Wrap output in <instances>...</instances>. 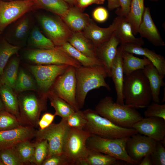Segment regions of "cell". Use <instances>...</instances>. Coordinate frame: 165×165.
<instances>
[{"label":"cell","mask_w":165,"mask_h":165,"mask_svg":"<svg viewBox=\"0 0 165 165\" xmlns=\"http://www.w3.org/2000/svg\"><path fill=\"white\" fill-rule=\"evenodd\" d=\"M153 0V1H157V0Z\"/></svg>","instance_id":"59"},{"label":"cell","mask_w":165,"mask_h":165,"mask_svg":"<svg viewBox=\"0 0 165 165\" xmlns=\"http://www.w3.org/2000/svg\"><path fill=\"white\" fill-rule=\"evenodd\" d=\"M69 128L66 119H62L58 123H51L43 130H36L35 141L46 140L48 142L49 150L47 157L62 153L64 139Z\"/></svg>","instance_id":"9"},{"label":"cell","mask_w":165,"mask_h":165,"mask_svg":"<svg viewBox=\"0 0 165 165\" xmlns=\"http://www.w3.org/2000/svg\"><path fill=\"white\" fill-rule=\"evenodd\" d=\"M76 0L77 1V0Z\"/></svg>","instance_id":"60"},{"label":"cell","mask_w":165,"mask_h":165,"mask_svg":"<svg viewBox=\"0 0 165 165\" xmlns=\"http://www.w3.org/2000/svg\"><path fill=\"white\" fill-rule=\"evenodd\" d=\"M142 71L148 81L152 94V101L160 104V88L165 85L163 80L165 75L160 74L152 63L146 65Z\"/></svg>","instance_id":"24"},{"label":"cell","mask_w":165,"mask_h":165,"mask_svg":"<svg viewBox=\"0 0 165 165\" xmlns=\"http://www.w3.org/2000/svg\"><path fill=\"white\" fill-rule=\"evenodd\" d=\"M5 110L4 105L0 97V111Z\"/></svg>","instance_id":"53"},{"label":"cell","mask_w":165,"mask_h":165,"mask_svg":"<svg viewBox=\"0 0 165 165\" xmlns=\"http://www.w3.org/2000/svg\"><path fill=\"white\" fill-rule=\"evenodd\" d=\"M35 8L48 11L62 19L67 13L69 5L64 0H35Z\"/></svg>","instance_id":"31"},{"label":"cell","mask_w":165,"mask_h":165,"mask_svg":"<svg viewBox=\"0 0 165 165\" xmlns=\"http://www.w3.org/2000/svg\"><path fill=\"white\" fill-rule=\"evenodd\" d=\"M123 93L124 104L136 108H146L152 101L149 83L142 70L124 75Z\"/></svg>","instance_id":"1"},{"label":"cell","mask_w":165,"mask_h":165,"mask_svg":"<svg viewBox=\"0 0 165 165\" xmlns=\"http://www.w3.org/2000/svg\"><path fill=\"white\" fill-rule=\"evenodd\" d=\"M122 49L121 45L118 47L116 57L110 71V77L114 82L117 94L116 103L124 105L123 90L124 81V73L123 68Z\"/></svg>","instance_id":"20"},{"label":"cell","mask_w":165,"mask_h":165,"mask_svg":"<svg viewBox=\"0 0 165 165\" xmlns=\"http://www.w3.org/2000/svg\"><path fill=\"white\" fill-rule=\"evenodd\" d=\"M105 1V0H77L76 6L83 10L89 5L93 4H102Z\"/></svg>","instance_id":"48"},{"label":"cell","mask_w":165,"mask_h":165,"mask_svg":"<svg viewBox=\"0 0 165 165\" xmlns=\"http://www.w3.org/2000/svg\"><path fill=\"white\" fill-rule=\"evenodd\" d=\"M56 47L65 52L83 66H104L102 62L98 58L91 57L86 56L75 49L68 42L61 46Z\"/></svg>","instance_id":"28"},{"label":"cell","mask_w":165,"mask_h":165,"mask_svg":"<svg viewBox=\"0 0 165 165\" xmlns=\"http://www.w3.org/2000/svg\"><path fill=\"white\" fill-rule=\"evenodd\" d=\"M82 112L86 121L83 130L91 134L116 138H128L138 133L133 128H124L114 124L95 110L88 109Z\"/></svg>","instance_id":"4"},{"label":"cell","mask_w":165,"mask_h":165,"mask_svg":"<svg viewBox=\"0 0 165 165\" xmlns=\"http://www.w3.org/2000/svg\"><path fill=\"white\" fill-rule=\"evenodd\" d=\"M0 165H4L0 159Z\"/></svg>","instance_id":"55"},{"label":"cell","mask_w":165,"mask_h":165,"mask_svg":"<svg viewBox=\"0 0 165 165\" xmlns=\"http://www.w3.org/2000/svg\"><path fill=\"white\" fill-rule=\"evenodd\" d=\"M114 20L116 22L114 33L120 44L132 43L141 46L144 45V41L141 37L136 38L134 36L131 25L125 17L118 16Z\"/></svg>","instance_id":"22"},{"label":"cell","mask_w":165,"mask_h":165,"mask_svg":"<svg viewBox=\"0 0 165 165\" xmlns=\"http://www.w3.org/2000/svg\"><path fill=\"white\" fill-rule=\"evenodd\" d=\"M39 23L47 37L56 47L68 42L73 32L58 16L42 15L38 16Z\"/></svg>","instance_id":"12"},{"label":"cell","mask_w":165,"mask_h":165,"mask_svg":"<svg viewBox=\"0 0 165 165\" xmlns=\"http://www.w3.org/2000/svg\"><path fill=\"white\" fill-rule=\"evenodd\" d=\"M0 159L4 165H23L13 147L0 150Z\"/></svg>","instance_id":"41"},{"label":"cell","mask_w":165,"mask_h":165,"mask_svg":"<svg viewBox=\"0 0 165 165\" xmlns=\"http://www.w3.org/2000/svg\"><path fill=\"white\" fill-rule=\"evenodd\" d=\"M120 42L114 32L111 38L96 48L97 57L102 62L110 77V71Z\"/></svg>","instance_id":"18"},{"label":"cell","mask_w":165,"mask_h":165,"mask_svg":"<svg viewBox=\"0 0 165 165\" xmlns=\"http://www.w3.org/2000/svg\"><path fill=\"white\" fill-rule=\"evenodd\" d=\"M76 80V98L79 109L84 105L88 93L94 89L103 87L110 90V87L105 79L109 77L104 65L84 67L75 68Z\"/></svg>","instance_id":"2"},{"label":"cell","mask_w":165,"mask_h":165,"mask_svg":"<svg viewBox=\"0 0 165 165\" xmlns=\"http://www.w3.org/2000/svg\"><path fill=\"white\" fill-rule=\"evenodd\" d=\"M144 112L145 117H159L165 120V104L152 101L146 107Z\"/></svg>","instance_id":"42"},{"label":"cell","mask_w":165,"mask_h":165,"mask_svg":"<svg viewBox=\"0 0 165 165\" xmlns=\"http://www.w3.org/2000/svg\"><path fill=\"white\" fill-rule=\"evenodd\" d=\"M36 130L30 126L21 125L9 130L0 131V150L13 147L17 144L35 137Z\"/></svg>","instance_id":"16"},{"label":"cell","mask_w":165,"mask_h":165,"mask_svg":"<svg viewBox=\"0 0 165 165\" xmlns=\"http://www.w3.org/2000/svg\"><path fill=\"white\" fill-rule=\"evenodd\" d=\"M21 125L13 115L6 110L0 111V131L15 129Z\"/></svg>","instance_id":"40"},{"label":"cell","mask_w":165,"mask_h":165,"mask_svg":"<svg viewBox=\"0 0 165 165\" xmlns=\"http://www.w3.org/2000/svg\"><path fill=\"white\" fill-rule=\"evenodd\" d=\"M51 106L55 109L54 114L66 119L75 111L69 103L50 90L48 95Z\"/></svg>","instance_id":"33"},{"label":"cell","mask_w":165,"mask_h":165,"mask_svg":"<svg viewBox=\"0 0 165 165\" xmlns=\"http://www.w3.org/2000/svg\"><path fill=\"white\" fill-rule=\"evenodd\" d=\"M20 49L19 46L12 45L4 39L0 43V75L9 59L17 54Z\"/></svg>","instance_id":"38"},{"label":"cell","mask_w":165,"mask_h":165,"mask_svg":"<svg viewBox=\"0 0 165 165\" xmlns=\"http://www.w3.org/2000/svg\"><path fill=\"white\" fill-rule=\"evenodd\" d=\"M35 145L34 154L30 161L36 165H42L47 157L49 150L48 142L46 140L35 141Z\"/></svg>","instance_id":"39"},{"label":"cell","mask_w":165,"mask_h":165,"mask_svg":"<svg viewBox=\"0 0 165 165\" xmlns=\"http://www.w3.org/2000/svg\"><path fill=\"white\" fill-rule=\"evenodd\" d=\"M128 138H109L91 134L87 140L86 145L89 149L108 155L131 164L137 165L140 163L131 159L126 152V143Z\"/></svg>","instance_id":"6"},{"label":"cell","mask_w":165,"mask_h":165,"mask_svg":"<svg viewBox=\"0 0 165 165\" xmlns=\"http://www.w3.org/2000/svg\"><path fill=\"white\" fill-rule=\"evenodd\" d=\"M68 42L77 50L86 56L98 58L95 47L82 31L73 32Z\"/></svg>","instance_id":"26"},{"label":"cell","mask_w":165,"mask_h":165,"mask_svg":"<svg viewBox=\"0 0 165 165\" xmlns=\"http://www.w3.org/2000/svg\"><path fill=\"white\" fill-rule=\"evenodd\" d=\"M157 143L154 139L137 133L128 138L126 150L131 159L140 163L145 156L152 152Z\"/></svg>","instance_id":"14"},{"label":"cell","mask_w":165,"mask_h":165,"mask_svg":"<svg viewBox=\"0 0 165 165\" xmlns=\"http://www.w3.org/2000/svg\"><path fill=\"white\" fill-rule=\"evenodd\" d=\"M107 7L110 10H113L120 7V4L119 0H107Z\"/></svg>","instance_id":"49"},{"label":"cell","mask_w":165,"mask_h":165,"mask_svg":"<svg viewBox=\"0 0 165 165\" xmlns=\"http://www.w3.org/2000/svg\"><path fill=\"white\" fill-rule=\"evenodd\" d=\"M94 19L96 21L102 23L105 21L108 17V13L107 10L102 7L95 8L92 13Z\"/></svg>","instance_id":"46"},{"label":"cell","mask_w":165,"mask_h":165,"mask_svg":"<svg viewBox=\"0 0 165 165\" xmlns=\"http://www.w3.org/2000/svg\"><path fill=\"white\" fill-rule=\"evenodd\" d=\"M1 0L4 1H10L16 0Z\"/></svg>","instance_id":"56"},{"label":"cell","mask_w":165,"mask_h":165,"mask_svg":"<svg viewBox=\"0 0 165 165\" xmlns=\"http://www.w3.org/2000/svg\"><path fill=\"white\" fill-rule=\"evenodd\" d=\"M42 165H71L66 156L63 154L52 155L47 157Z\"/></svg>","instance_id":"45"},{"label":"cell","mask_w":165,"mask_h":165,"mask_svg":"<svg viewBox=\"0 0 165 165\" xmlns=\"http://www.w3.org/2000/svg\"><path fill=\"white\" fill-rule=\"evenodd\" d=\"M18 98L21 124L37 128L41 112L47 108L48 97L30 94L20 96Z\"/></svg>","instance_id":"7"},{"label":"cell","mask_w":165,"mask_h":165,"mask_svg":"<svg viewBox=\"0 0 165 165\" xmlns=\"http://www.w3.org/2000/svg\"><path fill=\"white\" fill-rule=\"evenodd\" d=\"M164 91V94L163 95V97L162 100V102H164L165 101V88H164V89L163 90Z\"/></svg>","instance_id":"54"},{"label":"cell","mask_w":165,"mask_h":165,"mask_svg":"<svg viewBox=\"0 0 165 165\" xmlns=\"http://www.w3.org/2000/svg\"><path fill=\"white\" fill-rule=\"evenodd\" d=\"M2 85V83H1V80H0V87Z\"/></svg>","instance_id":"57"},{"label":"cell","mask_w":165,"mask_h":165,"mask_svg":"<svg viewBox=\"0 0 165 165\" xmlns=\"http://www.w3.org/2000/svg\"><path fill=\"white\" fill-rule=\"evenodd\" d=\"M19 64V59L17 56L12 58L7 63L0 75L2 85H6L13 89L18 73Z\"/></svg>","instance_id":"32"},{"label":"cell","mask_w":165,"mask_h":165,"mask_svg":"<svg viewBox=\"0 0 165 165\" xmlns=\"http://www.w3.org/2000/svg\"><path fill=\"white\" fill-rule=\"evenodd\" d=\"M123 50L133 54L144 56L148 58L155 66L159 73L165 75V59L153 50L143 48L142 46L132 43L120 44Z\"/></svg>","instance_id":"19"},{"label":"cell","mask_w":165,"mask_h":165,"mask_svg":"<svg viewBox=\"0 0 165 165\" xmlns=\"http://www.w3.org/2000/svg\"><path fill=\"white\" fill-rule=\"evenodd\" d=\"M13 90L9 86L2 85L0 87V97L5 110L15 116L20 122L18 98Z\"/></svg>","instance_id":"27"},{"label":"cell","mask_w":165,"mask_h":165,"mask_svg":"<svg viewBox=\"0 0 165 165\" xmlns=\"http://www.w3.org/2000/svg\"><path fill=\"white\" fill-rule=\"evenodd\" d=\"M132 128L139 133L157 141L165 138V120L156 117H147L136 123Z\"/></svg>","instance_id":"15"},{"label":"cell","mask_w":165,"mask_h":165,"mask_svg":"<svg viewBox=\"0 0 165 165\" xmlns=\"http://www.w3.org/2000/svg\"><path fill=\"white\" fill-rule=\"evenodd\" d=\"M150 156L152 165H165V148L161 141H157L156 147Z\"/></svg>","instance_id":"44"},{"label":"cell","mask_w":165,"mask_h":165,"mask_svg":"<svg viewBox=\"0 0 165 165\" xmlns=\"http://www.w3.org/2000/svg\"><path fill=\"white\" fill-rule=\"evenodd\" d=\"M69 6L76 5L77 1L76 0H64Z\"/></svg>","instance_id":"52"},{"label":"cell","mask_w":165,"mask_h":165,"mask_svg":"<svg viewBox=\"0 0 165 165\" xmlns=\"http://www.w3.org/2000/svg\"><path fill=\"white\" fill-rule=\"evenodd\" d=\"M116 28V22L106 28L99 27L91 19L90 22L83 30L85 35L92 42L96 48L103 43L108 40L113 34Z\"/></svg>","instance_id":"21"},{"label":"cell","mask_w":165,"mask_h":165,"mask_svg":"<svg viewBox=\"0 0 165 165\" xmlns=\"http://www.w3.org/2000/svg\"><path fill=\"white\" fill-rule=\"evenodd\" d=\"M25 57L29 61L38 65L67 64L75 68L82 65L66 53L55 47L47 49L28 50Z\"/></svg>","instance_id":"8"},{"label":"cell","mask_w":165,"mask_h":165,"mask_svg":"<svg viewBox=\"0 0 165 165\" xmlns=\"http://www.w3.org/2000/svg\"><path fill=\"white\" fill-rule=\"evenodd\" d=\"M91 135L82 129L70 128L65 137L63 153L71 165H82L88 148L87 140Z\"/></svg>","instance_id":"5"},{"label":"cell","mask_w":165,"mask_h":165,"mask_svg":"<svg viewBox=\"0 0 165 165\" xmlns=\"http://www.w3.org/2000/svg\"><path fill=\"white\" fill-rule=\"evenodd\" d=\"M35 0H0V31L25 14L35 9Z\"/></svg>","instance_id":"13"},{"label":"cell","mask_w":165,"mask_h":165,"mask_svg":"<svg viewBox=\"0 0 165 165\" xmlns=\"http://www.w3.org/2000/svg\"><path fill=\"white\" fill-rule=\"evenodd\" d=\"M28 40L29 44L36 49H51L55 47L53 42L46 37L36 26L32 28Z\"/></svg>","instance_id":"35"},{"label":"cell","mask_w":165,"mask_h":165,"mask_svg":"<svg viewBox=\"0 0 165 165\" xmlns=\"http://www.w3.org/2000/svg\"><path fill=\"white\" fill-rule=\"evenodd\" d=\"M95 110L114 124L126 128H132L134 124L143 118L136 108L117 104L109 96L100 100Z\"/></svg>","instance_id":"3"},{"label":"cell","mask_w":165,"mask_h":165,"mask_svg":"<svg viewBox=\"0 0 165 165\" xmlns=\"http://www.w3.org/2000/svg\"><path fill=\"white\" fill-rule=\"evenodd\" d=\"M117 160L107 154L88 148L82 165H113L119 164Z\"/></svg>","instance_id":"34"},{"label":"cell","mask_w":165,"mask_h":165,"mask_svg":"<svg viewBox=\"0 0 165 165\" xmlns=\"http://www.w3.org/2000/svg\"><path fill=\"white\" fill-rule=\"evenodd\" d=\"M144 0H131L128 13L125 17L131 25L133 32L138 33L140 24L141 21L145 7Z\"/></svg>","instance_id":"30"},{"label":"cell","mask_w":165,"mask_h":165,"mask_svg":"<svg viewBox=\"0 0 165 165\" xmlns=\"http://www.w3.org/2000/svg\"><path fill=\"white\" fill-rule=\"evenodd\" d=\"M139 163V165H152L150 154L145 156Z\"/></svg>","instance_id":"51"},{"label":"cell","mask_w":165,"mask_h":165,"mask_svg":"<svg viewBox=\"0 0 165 165\" xmlns=\"http://www.w3.org/2000/svg\"><path fill=\"white\" fill-rule=\"evenodd\" d=\"M123 68L124 75H127L139 70H142L147 65L151 63L147 58L137 57L133 54L122 49Z\"/></svg>","instance_id":"29"},{"label":"cell","mask_w":165,"mask_h":165,"mask_svg":"<svg viewBox=\"0 0 165 165\" xmlns=\"http://www.w3.org/2000/svg\"><path fill=\"white\" fill-rule=\"evenodd\" d=\"M76 90L75 68L70 65L57 78L50 90L70 105L75 111H77L80 109L76 100Z\"/></svg>","instance_id":"11"},{"label":"cell","mask_w":165,"mask_h":165,"mask_svg":"<svg viewBox=\"0 0 165 165\" xmlns=\"http://www.w3.org/2000/svg\"><path fill=\"white\" fill-rule=\"evenodd\" d=\"M69 66L67 64L30 65L29 68L35 79L40 95L48 97V94L57 78Z\"/></svg>","instance_id":"10"},{"label":"cell","mask_w":165,"mask_h":165,"mask_svg":"<svg viewBox=\"0 0 165 165\" xmlns=\"http://www.w3.org/2000/svg\"><path fill=\"white\" fill-rule=\"evenodd\" d=\"M35 145V142L32 143L30 140H27L20 142L13 147L24 164L30 163L34 154Z\"/></svg>","instance_id":"37"},{"label":"cell","mask_w":165,"mask_h":165,"mask_svg":"<svg viewBox=\"0 0 165 165\" xmlns=\"http://www.w3.org/2000/svg\"><path fill=\"white\" fill-rule=\"evenodd\" d=\"M138 33L140 34L141 38H145L155 46H161L165 45L152 19L150 9L148 7H145Z\"/></svg>","instance_id":"17"},{"label":"cell","mask_w":165,"mask_h":165,"mask_svg":"<svg viewBox=\"0 0 165 165\" xmlns=\"http://www.w3.org/2000/svg\"><path fill=\"white\" fill-rule=\"evenodd\" d=\"M68 125L70 128L83 129L86 121L84 117L82 111H75L67 119Z\"/></svg>","instance_id":"43"},{"label":"cell","mask_w":165,"mask_h":165,"mask_svg":"<svg viewBox=\"0 0 165 165\" xmlns=\"http://www.w3.org/2000/svg\"><path fill=\"white\" fill-rule=\"evenodd\" d=\"M56 115L49 112H46L42 116L41 118L42 119L49 123L50 124L52 123Z\"/></svg>","instance_id":"50"},{"label":"cell","mask_w":165,"mask_h":165,"mask_svg":"<svg viewBox=\"0 0 165 165\" xmlns=\"http://www.w3.org/2000/svg\"><path fill=\"white\" fill-rule=\"evenodd\" d=\"M120 7L115 12L118 16L126 17L128 14L130 6L131 0H119Z\"/></svg>","instance_id":"47"},{"label":"cell","mask_w":165,"mask_h":165,"mask_svg":"<svg viewBox=\"0 0 165 165\" xmlns=\"http://www.w3.org/2000/svg\"><path fill=\"white\" fill-rule=\"evenodd\" d=\"M28 13L13 22L11 37L13 42H23L28 39L32 29V19Z\"/></svg>","instance_id":"25"},{"label":"cell","mask_w":165,"mask_h":165,"mask_svg":"<svg viewBox=\"0 0 165 165\" xmlns=\"http://www.w3.org/2000/svg\"><path fill=\"white\" fill-rule=\"evenodd\" d=\"M62 19L73 32L82 31L92 19L88 14L75 6H70Z\"/></svg>","instance_id":"23"},{"label":"cell","mask_w":165,"mask_h":165,"mask_svg":"<svg viewBox=\"0 0 165 165\" xmlns=\"http://www.w3.org/2000/svg\"><path fill=\"white\" fill-rule=\"evenodd\" d=\"M2 33V32L0 31V35Z\"/></svg>","instance_id":"58"},{"label":"cell","mask_w":165,"mask_h":165,"mask_svg":"<svg viewBox=\"0 0 165 165\" xmlns=\"http://www.w3.org/2000/svg\"><path fill=\"white\" fill-rule=\"evenodd\" d=\"M37 87L32 78L23 70H20L13 89L14 92L19 93L28 90L36 91Z\"/></svg>","instance_id":"36"}]
</instances>
